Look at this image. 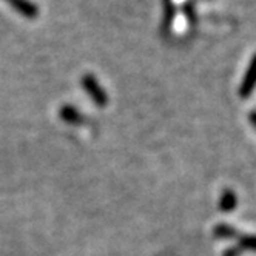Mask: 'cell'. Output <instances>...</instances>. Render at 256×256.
Segmentation results:
<instances>
[{"mask_svg":"<svg viewBox=\"0 0 256 256\" xmlns=\"http://www.w3.org/2000/svg\"><path fill=\"white\" fill-rule=\"evenodd\" d=\"M248 120L254 125V128H256V110H254V112H250L248 113Z\"/></svg>","mask_w":256,"mask_h":256,"instance_id":"cell-11","label":"cell"},{"mask_svg":"<svg viewBox=\"0 0 256 256\" xmlns=\"http://www.w3.org/2000/svg\"><path fill=\"white\" fill-rule=\"evenodd\" d=\"M236 204H238L236 194L232 190H226L221 196V200H219V208L222 212H230L236 207Z\"/></svg>","mask_w":256,"mask_h":256,"instance_id":"cell-6","label":"cell"},{"mask_svg":"<svg viewBox=\"0 0 256 256\" xmlns=\"http://www.w3.org/2000/svg\"><path fill=\"white\" fill-rule=\"evenodd\" d=\"M162 5H164V17H162L160 28L162 31L168 32L176 17V5L173 4V0H162Z\"/></svg>","mask_w":256,"mask_h":256,"instance_id":"cell-4","label":"cell"},{"mask_svg":"<svg viewBox=\"0 0 256 256\" xmlns=\"http://www.w3.org/2000/svg\"><path fill=\"white\" fill-rule=\"evenodd\" d=\"M6 2L12 10H16L20 16H24L25 19L32 20V19H38L39 17L40 10L32 0H6Z\"/></svg>","mask_w":256,"mask_h":256,"instance_id":"cell-2","label":"cell"},{"mask_svg":"<svg viewBox=\"0 0 256 256\" xmlns=\"http://www.w3.org/2000/svg\"><path fill=\"white\" fill-rule=\"evenodd\" d=\"M82 86L86 91V94L94 100L96 105H99V106L106 105L108 96L105 93V90L99 85V82L96 80V78L93 74H85L82 78Z\"/></svg>","mask_w":256,"mask_h":256,"instance_id":"cell-1","label":"cell"},{"mask_svg":"<svg viewBox=\"0 0 256 256\" xmlns=\"http://www.w3.org/2000/svg\"><path fill=\"white\" fill-rule=\"evenodd\" d=\"M238 241H240L241 248L256 252V236L254 234H240L238 236Z\"/></svg>","mask_w":256,"mask_h":256,"instance_id":"cell-8","label":"cell"},{"mask_svg":"<svg viewBox=\"0 0 256 256\" xmlns=\"http://www.w3.org/2000/svg\"><path fill=\"white\" fill-rule=\"evenodd\" d=\"M213 233L218 238H222V240H227V238H238V236H240L233 227H230L227 224H219L218 227H214Z\"/></svg>","mask_w":256,"mask_h":256,"instance_id":"cell-7","label":"cell"},{"mask_svg":"<svg viewBox=\"0 0 256 256\" xmlns=\"http://www.w3.org/2000/svg\"><path fill=\"white\" fill-rule=\"evenodd\" d=\"M256 86V54L252 58L250 64H248V68L246 71V76L240 85V96L241 98H248L253 90Z\"/></svg>","mask_w":256,"mask_h":256,"instance_id":"cell-3","label":"cell"},{"mask_svg":"<svg viewBox=\"0 0 256 256\" xmlns=\"http://www.w3.org/2000/svg\"><path fill=\"white\" fill-rule=\"evenodd\" d=\"M60 118L68 122V124H80L84 120L82 114L78 112V110L74 106H70V105H65L60 108V112H59Z\"/></svg>","mask_w":256,"mask_h":256,"instance_id":"cell-5","label":"cell"},{"mask_svg":"<svg viewBox=\"0 0 256 256\" xmlns=\"http://www.w3.org/2000/svg\"><path fill=\"white\" fill-rule=\"evenodd\" d=\"M241 252H242V248H241L240 246H238V247H232V248H228V250L224 253V256H240Z\"/></svg>","mask_w":256,"mask_h":256,"instance_id":"cell-10","label":"cell"},{"mask_svg":"<svg viewBox=\"0 0 256 256\" xmlns=\"http://www.w3.org/2000/svg\"><path fill=\"white\" fill-rule=\"evenodd\" d=\"M184 11H186V14H187V19H188L192 24H194V20H196L194 4H193V2H187V4H186V6H184Z\"/></svg>","mask_w":256,"mask_h":256,"instance_id":"cell-9","label":"cell"}]
</instances>
